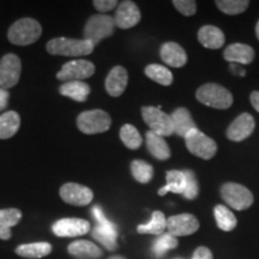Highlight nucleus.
<instances>
[{"label": "nucleus", "mask_w": 259, "mask_h": 259, "mask_svg": "<svg viewBox=\"0 0 259 259\" xmlns=\"http://www.w3.org/2000/svg\"><path fill=\"white\" fill-rule=\"evenodd\" d=\"M221 196L229 206L235 210H246L253 204V194L247 187L236 183H227L221 187Z\"/></svg>", "instance_id": "6e6552de"}, {"label": "nucleus", "mask_w": 259, "mask_h": 259, "mask_svg": "<svg viewBox=\"0 0 259 259\" xmlns=\"http://www.w3.org/2000/svg\"><path fill=\"white\" fill-rule=\"evenodd\" d=\"M173 5L184 16H193L197 11V3L193 0H174Z\"/></svg>", "instance_id": "e433bc0d"}, {"label": "nucleus", "mask_w": 259, "mask_h": 259, "mask_svg": "<svg viewBox=\"0 0 259 259\" xmlns=\"http://www.w3.org/2000/svg\"><path fill=\"white\" fill-rule=\"evenodd\" d=\"M185 144L191 154L203 160H210L218 151L216 142L204 135L198 128H193L185 136Z\"/></svg>", "instance_id": "423d86ee"}, {"label": "nucleus", "mask_w": 259, "mask_h": 259, "mask_svg": "<svg viewBox=\"0 0 259 259\" xmlns=\"http://www.w3.org/2000/svg\"><path fill=\"white\" fill-rule=\"evenodd\" d=\"M160 54L163 63L171 67H183L187 63V54L185 50L177 42H166V44L162 45Z\"/></svg>", "instance_id": "f3484780"}, {"label": "nucleus", "mask_w": 259, "mask_h": 259, "mask_svg": "<svg viewBox=\"0 0 259 259\" xmlns=\"http://www.w3.org/2000/svg\"><path fill=\"white\" fill-rule=\"evenodd\" d=\"M145 74L154 82H156L161 85H170L173 83V73L170 72L167 67L162 66L158 64H151L145 67Z\"/></svg>", "instance_id": "c756f323"}, {"label": "nucleus", "mask_w": 259, "mask_h": 259, "mask_svg": "<svg viewBox=\"0 0 259 259\" xmlns=\"http://www.w3.org/2000/svg\"><path fill=\"white\" fill-rule=\"evenodd\" d=\"M251 103L253 106V108L259 113V92H253L251 94Z\"/></svg>", "instance_id": "79ce46f5"}, {"label": "nucleus", "mask_w": 259, "mask_h": 259, "mask_svg": "<svg viewBox=\"0 0 259 259\" xmlns=\"http://www.w3.org/2000/svg\"><path fill=\"white\" fill-rule=\"evenodd\" d=\"M89 221L83 219H61L52 226V231L60 238H76L90 232Z\"/></svg>", "instance_id": "f8f14e48"}, {"label": "nucleus", "mask_w": 259, "mask_h": 259, "mask_svg": "<svg viewBox=\"0 0 259 259\" xmlns=\"http://www.w3.org/2000/svg\"><path fill=\"white\" fill-rule=\"evenodd\" d=\"M200 44L209 50H219L225 44V34L221 29L215 25H203L198 31Z\"/></svg>", "instance_id": "aec40b11"}, {"label": "nucleus", "mask_w": 259, "mask_h": 259, "mask_svg": "<svg viewBox=\"0 0 259 259\" xmlns=\"http://www.w3.org/2000/svg\"><path fill=\"white\" fill-rule=\"evenodd\" d=\"M223 58L232 64H250L254 59V50L248 45L233 44L223 52Z\"/></svg>", "instance_id": "a211bd4d"}, {"label": "nucleus", "mask_w": 259, "mask_h": 259, "mask_svg": "<svg viewBox=\"0 0 259 259\" xmlns=\"http://www.w3.org/2000/svg\"><path fill=\"white\" fill-rule=\"evenodd\" d=\"M71 255L78 259H100L103 252L99 246L88 240H76L67 247Z\"/></svg>", "instance_id": "6ab92c4d"}, {"label": "nucleus", "mask_w": 259, "mask_h": 259, "mask_svg": "<svg viewBox=\"0 0 259 259\" xmlns=\"http://www.w3.org/2000/svg\"><path fill=\"white\" fill-rule=\"evenodd\" d=\"M145 142L149 153L155 158L161 161H166L170 157V149L163 137L154 134L153 131H148L145 135Z\"/></svg>", "instance_id": "5701e85b"}, {"label": "nucleus", "mask_w": 259, "mask_h": 259, "mask_svg": "<svg viewBox=\"0 0 259 259\" xmlns=\"http://www.w3.org/2000/svg\"><path fill=\"white\" fill-rule=\"evenodd\" d=\"M255 36H257V38L259 40V21L257 25H255Z\"/></svg>", "instance_id": "37998d69"}, {"label": "nucleus", "mask_w": 259, "mask_h": 259, "mask_svg": "<svg viewBox=\"0 0 259 259\" xmlns=\"http://www.w3.org/2000/svg\"><path fill=\"white\" fill-rule=\"evenodd\" d=\"M171 121H173V128L174 134L179 136V137H184L189 134L190 131H192L196 127V122L193 121L192 116H191L189 109L180 107L177 108L173 112V114L170 115Z\"/></svg>", "instance_id": "412c9836"}, {"label": "nucleus", "mask_w": 259, "mask_h": 259, "mask_svg": "<svg viewBox=\"0 0 259 259\" xmlns=\"http://www.w3.org/2000/svg\"><path fill=\"white\" fill-rule=\"evenodd\" d=\"M120 139L125 147H127L131 150H137L141 148L143 139H142L141 134L134 125L126 124L120 128Z\"/></svg>", "instance_id": "2f4dec72"}, {"label": "nucleus", "mask_w": 259, "mask_h": 259, "mask_svg": "<svg viewBox=\"0 0 259 259\" xmlns=\"http://www.w3.org/2000/svg\"><path fill=\"white\" fill-rule=\"evenodd\" d=\"M93 213H94V218H95V220L97 221V226L102 227V228L107 229V231L118 233V231H116V226L106 218L105 213H103L100 206H94Z\"/></svg>", "instance_id": "4c0bfd02"}, {"label": "nucleus", "mask_w": 259, "mask_h": 259, "mask_svg": "<svg viewBox=\"0 0 259 259\" xmlns=\"http://www.w3.org/2000/svg\"><path fill=\"white\" fill-rule=\"evenodd\" d=\"M94 44L88 40H78L70 37H57L48 41L46 50L52 56L83 57L93 53Z\"/></svg>", "instance_id": "f257e3e1"}, {"label": "nucleus", "mask_w": 259, "mask_h": 259, "mask_svg": "<svg viewBox=\"0 0 259 259\" xmlns=\"http://www.w3.org/2000/svg\"><path fill=\"white\" fill-rule=\"evenodd\" d=\"M112 125V119L108 113L102 109H92L80 113L77 118L79 131L85 135H96L108 131Z\"/></svg>", "instance_id": "20e7f679"}, {"label": "nucleus", "mask_w": 259, "mask_h": 259, "mask_svg": "<svg viewBox=\"0 0 259 259\" xmlns=\"http://www.w3.org/2000/svg\"><path fill=\"white\" fill-rule=\"evenodd\" d=\"M167 229V219L162 211L153 212L150 222L147 225H139L137 232L139 234H151V235H162Z\"/></svg>", "instance_id": "cd10ccee"}, {"label": "nucleus", "mask_w": 259, "mask_h": 259, "mask_svg": "<svg viewBox=\"0 0 259 259\" xmlns=\"http://www.w3.org/2000/svg\"><path fill=\"white\" fill-rule=\"evenodd\" d=\"M108 259H126L122 257V255H112V257H109Z\"/></svg>", "instance_id": "c03bdc74"}, {"label": "nucleus", "mask_w": 259, "mask_h": 259, "mask_svg": "<svg viewBox=\"0 0 259 259\" xmlns=\"http://www.w3.org/2000/svg\"><path fill=\"white\" fill-rule=\"evenodd\" d=\"M196 97L200 103L216 109H227L233 105L231 92L216 83H206L199 87Z\"/></svg>", "instance_id": "7ed1b4c3"}, {"label": "nucleus", "mask_w": 259, "mask_h": 259, "mask_svg": "<svg viewBox=\"0 0 259 259\" xmlns=\"http://www.w3.org/2000/svg\"><path fill=\"white\" fill-rule=\"evenodd\" d=\"M92 236L96 241L105 246L106 250L115 251L118 248V244H116L118 233L107 231V229L96 225L92 231Z\"/></svg>", "instance_id": "7c9ffc66"}, {"label": "nucleus", "mask_w": 259, "mask_h": 259, "mask_svg": "<svg viewBox=\"0 0 259 259\" xmlns=\"http://www.w3.org/2000/svg\"><path fill=\"white\" fill-rule=\"evenodd\" d=\"M10 99V93L6 89L0 88V111H4V109L8 107Z\"/></svg>", "instance_id": "a19ab883"}, {"label": "nucleus", "mask_w": 259, "mask_h": 259, "mask_svg": "<svg viewBox=\"0 0 259 259\" xmlns=\"http://www.w3.org/2000/svg\"><path fill=\"white\" fill-rule=\"evenodd\" d=\"M22 220V211L16 208L0 210V239L10 240L11 239V228L17 226Z\"/></svg>", "instance_id": "4be33fe9"}, {"label": "nucleus", "mask_w": 259, "mask_h": 259, "mask_svg": "<svg viewBox=\"0 0 259 259\" xmlns=\"http://www.w3.org/2000/svg\"><path fill=\"white\" fill-rule=\"evenodd\" d=\"M90 90V87L85 82L82 80H73V82H66L61 84L59 88V93L63 96L70 97L73 101L77 102H84L88 99Z\"/></svg>", "instance_id": "b1692460"}, {"label": "nucleus", "mask_w": 259, "mask_h": 259, "mask_svg": "<svg viewBox=\"0 0 259 259\" xmlns=\"http://www.w3.org/2000/svg\"><path fill=\"white\" fill-rule=\"evenodd\" d=\"M142 116L150 131L161 137H168L174 134L173 121L170 115L161 111L160 107H143L142 108Z\"/></svg>", "instance_id": "0eeeda50"}, {"label": "nucleus", "mask_w": 259, "mask_h": 259, "mask_svg": "<svg viewBox=\"0 0 259 259\" xmlns=\"http://www.w3.org/2000/svg\"><path fill=\"white\" fill-rule=\"evenodd\" d=\"M255 126L253 116L248 113H242L229 125L227 130V137L233 142H241L250 137Z\"/></svg>", "instance_id": "2eb2a0df"}, {"label": "nucleus", "mask_w": 259, "mask_h": 259, "mask_svg": "<svg viewBox=\"0 0 259 259\" xmlns=\"http://www.w3.org/2000/svg\"><path fill=\"white\" fill-rule=\"evenodd\" d=\"M95 73V65L89 60H72L61 67L57 78L61 82H73L92 77Z\"/></svg>", "instance_id": "1a4fd4ad"}, {"label": "nucleus", "mask_w": 259, "mask_h": 259, "mask_svg": "<svg viewBox=\"0 0 259 259\" xmlns=\"http://www.w3.org/2000/svg\"><path fill=\"white\" fill-rule=\"evenodd\" d=\"M128 82V74L125 67L115 66L107 76L105 87L106 92L113 97L120 96L125 92Z\"/></svg>", "instance_id": "dca6fc26"}, {"label": "nucleus", "mask_w": 259, "mask_h": 259, "mask_svg": "<svg viewBox=\"0 0 259 259\" xmlns=\"http://www.w3.org/2000/svg\"><path fill=\"white\" fill-rule=\"evenodd\" d=\"M93 4L97 11L108 12L118 5V2L116 0H95Z\"/></svg>", "instance_id": "58836bf2"}, {"label": "nucleus", "mask_w": 259, "mask_h": 259, "mask_svg": "<svg viewBox=\"0 0 259 259\" xmlns=\"http://www.w3.org/2000/svg\"><path fill=\"white\" fill-rule=\"evenodd\" d=\"M114 18L108 15L92 16L84 28V40H88L96 46L103 38L112 36L114 34Z\"/></svg>", "instance_id": "39448f33"}, {"label": "nucleus", "mask_w": 259, "mask_h": 259, "mask_svg": "<svg viewBox=\"0 0 259 259\" xmlns=\"http://www.w3.org/2000/svg\"><path fill=\"white\" fill-rule=\"evenodd\" d=\"M199 229V221L192 213H180L167 219V231L173 236L192 235Z\"/></svg>", "instance_id": "ddd939ff"}, {"label": "nucleus", "mask_w": 259, "mask_h": 259, "mask_svg": "<svg viewBox=\"0 0 259 259\" xmlns=\"http://www.w3.org/2000/svg\"><path fill=\"white\" fill-rule=\"evenodd\" d=\"M186 176V186L185 190H184V197L186 199H196L197 196L199 193V186L198 181L196 179V176H194L193 171L191 170H184Z\"/></svg>", "instance_id": "c9c22d12"}, {"label": "nucleus", "mask_w": 259, "mask_h": 259, "mask_svg": "<svg viewBox=\"0 0 259 259\" xmlns=\"http://www.w3.org/2000/svg\"><path fill=\"white\" fill-rule=\"evenodd\" d=\"M16 254L22 258L40 259L52 252V245L48 242H32V244L19 245L16 248Z\"/></svg>", "instance_id": "393cba45"}, {"label": "nucleus", "mask_w": 259, "mask_h": 259, "mask_svg": "<svg viewBox=\"0 0 259 259\" xmlns=\"http://www.w3.org/2000/svg\"><path fill=\"white\" fill-rule=\"evenodd\" d=\"M166 186L158 191L160 196H164L168 192L183 194L186 186V176L183 170H168L166 173Z\"/></svg>", "instance_id": "a878e982"}, {"label": "nucleus", "mask_w": 259, "mask_h": 259, "mask_svg": "<svg viewBox=\"0 0 259 259\" xmlns=\"http://www.w3.org/2000/svg\"><path fill=\"white\" fill-rule=\"evenodd\" d=\"M178 239L169 233H164L158 236L153 245V252L156 257H162L167 251L174 250L178 247Z\"/></svg>", "instance_id": "72a5a7b5"}, {"label": "nucleus", "mask_w": 259, "mask_h": 259, "mask_svg": "<svg viewBox=\"0 0 259 259\" xmlns=\"http://www.w3.org/2000/svg\"><path fill=\"white\" fill-rule=\"evenodd\" d=\"M22 63L16 54L9 53L0 60V88L10 89L21 78Z\"/></svg>", "instance_id": "9d476101"}, {"label": "nucleus", "mask_w": 259, "mask_h": 259, "mask_svg": "<svg viewBox=\"0 0 259 259\" xmlns=\"http://www.w3.org/2000/svg\"><path fill=\"white\" fill-rule=\"evenodd\" d=\"M215 4L223 14L234 16L246 11V9L250 5V2L247 0H218Z\"/></svg>", "instance_id": "f704fd0d"}, {"label": "nucleus", "mask_w": 259, "mask_h": 259, "mask_svg": "<svg viewBox=\"0 0 259 259\" xmlns=\"http://www.w3.org/2000/svg\"><path fill=\"white\" fill-rule=\"evenodd\" d=\"M213 215H215L218 227L221 231L232 232L234 231L236 225H238V221H236L234 213L227 208V206L221 205V204L215 206V209H213Z\"/></svg>", "instance_id": "c85d7f7f"}, {"label": "nucleus", "mask_w": 259, "mask_h": 259, "mask_svg": "<svg viewBox=\"0 0 259 259\" xmlns=\"http://www.w3.org/2000/svg\"><path fill=\"white\" fill-rule=\"evenodd\" d=\"M131 173L138 183L148 184L154 177V168L148 162L135 160L131 163Z\"/></svg>", "instance_id": "473e14b6"}, {"label": "nucleus", "mask_w": 259, "mask_h": 259, "mask_svg": "<svg viewBox=\"0 0 259 259\" xmlns=\"http://www.w3.org/2000/svg\"><path fill=\"white\" fill-rule=\"evenodd\" d=\"M42 27L32 18L18 19L11 25L8 31V38L11 44L17 46H28L41 37Z\"/></svg>", "instance_id": "f03ea898"}, {"label": "nucleus", "mask_w": 259, "mask_h": 259, "mask_svg": "<svg viewBox=\"0 0 259 259\" xmlns=\"http://www.w3.org/2000/svg\"><path fill=\"white\" fill-rule=\"evenodd\" d=\"M141 18L142 15L138 6L134 2L125 0V2H122L118 5V9H116L114 16V22L116 27H119L120 29H130L137 25L139 21H141Z\"/></svg>", "instance_id": "4468645a"}, {"label": "nucleus", "mask_w": 259, "mask_h": 259, "mask_svg": "<svg viewBox=\"0 0 259 259\" xmlns=\"http://www.w3.org/2000/svg\"><path fill=\"white\" fill-rule=\"evenodd\" d=\"M60 197L66 204L74 206H85L93 202L94 193L89 187L76 183L64 184L60 187Z\"/></svg>", "instance_id": "9b49d317"}, {"label": "nucleus", "mask_w": 259, "mask_h": 259, "mask_svg": "<svg viewBox=\"0 0 259 259\" xmlns=\"http://www.w3.org/2000/svg\"><path fill=\"white\" fill-rule=\"evenodd\" d=\"M21 126V116L18 113L9 111L0 115V139H9L17 134Z\"/></svg>", "instance_id": "bb28decb"}, {"label": "nucleus", "mask_w": 259, "mask_h": 259, "mask_svg": "<svg viewBox=\"0 0 259 259\" xmlns=\"http://www.w3.org/2000/svg\"><path fill=\"white\" fill-rule=\"evenodd\" d=\"M192 259H213L211 251L209 250L205 246H199L194 251Z\"/></svg>", "instance_id": "ea45409f"}]
</instances>
